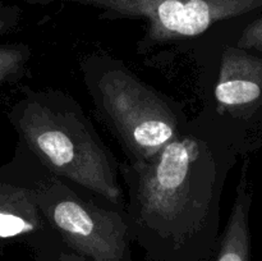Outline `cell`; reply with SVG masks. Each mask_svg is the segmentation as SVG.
Segmentation results:
<instances>
[{"label": "cell", "mask_w": 262, "mask_h": 261, "mask_svg": "<svg viewBox=\"0 0 262 261\" xmlns=\"http://www.w3.org/2000/svg\"><path fill=\"white\" fill-rule=\"evenodd\" d=\"M238 156L229 137L196 115L151 160L119 163L130 238L161 261L212 256L225 182Z\"/></svg>", "instance_id": "6da1fadb"}, {"label": "cell", "mask_w": 262, "mask_h": 261, "mask_svg": "<svg viewBox=\"0 0 262 261\" xmlns=\"http://www.w3.org/2000/svg\"><path fill=\"white\" fill-rule=\"evenodd\" d=\"M12 122L20 142L51 174L125 204L119 163L72 95L58 89H27Z\"/></svg>", "instance_id": "7a4b0ae2"}, {"label": "cell", "mask_w": 262, "mask_h": 261, "mask_svg": "<svg viewBox=\"0 0 262 261\" xmlns=\"http://www.w3.org/2000/svg\"><path fill=\"white\" fill-rule=\"evenodd\" d=\"M82 79L95 112L122 147L127 163L155 158L188 124L184 106L106 53L79 60Z\"/></svg>", "instance_id": "3957f363"}, {"label": "cell", "mask_w": 262, "mask_h": 261, "mask_svg": "<svg viewBox=\"0 0 262 261\" xmlns=\"http://www.w3.org/2000/svg\"><path fill=\"white\" fill-rule=\"evenodd\" d=\"M233 23L212 31L188 54L197 67L202 102L197 117L229 137L242 156L246 138L262 113V53L230 41Z\"/></svg>", "instance_id": "277c9868"}, {"label": "cell", "mask_w": 262, "mask_h": 261, "mask_svg": "<svg viewBox=\"0 0 262 261\" xmlns=\"http://www.w3.org/2000/svg\"><path fill=\"white\" fill-rule=\"evenodd\" d=\"M55 0H45L43 5ZM100 10V19H141L138 55L164 49L188 53L209 33L262 14V0H59Z\"/></svg>", "instance_id": "5b68a950"}, {"label": "cell", "mask_w": 262, "mask_h": 261, "mask_svg": "<svg viewBox=\"0 0 262 261\" xmlns=\"http://www.w3.org/2000/svg\"><path fill=\"white\" fill-rule=\"evenodd\" d=\"M38 206L61 242L90 261H122L129 252L125 204L53 176L38 193Z\"/></svg>", "instance_id": "8992f818"}, {"label": "cell", "mask_w": 262, "mask_h": 261, "mask_svg": "<svg viewBox=\"0 0 262 261\" xmlns=\"http://www.w3.org/2000/svg\"><path fill=\"white\" fill-rule=\"evenodd\" d=\"M250 159L246 156L238 178L235 197L229 217L220 234L214 261H251L250 211L252 206V188L250 178Z\"/></svg>", "instance_id": "52a82bcc"}, {"label": "cell", "mask_w": 262, "mask_h": 261, "mask_svg": "<svg viewBox=\"0 0 262 261\" xmlns=\"http://www.w3.org/2000/svg\"><path fill=\"white\" fill-rule=\"evenodd\" d=\"M229 38L238 48L262 53V14L233 23L229 27Z\"/></svg>", "instance_id": "ba28073f"}, {"label": "cell", "mask_w": 262, "mask_h": 261, "mask_svg": "<svg viewBox=\"0 0 262 261\" xmlns=\"http://www.w3.org/2000/svg\"><path fill=\"white\" fill-rule=\"evenodd\" d=\"M43 257L46 261H90L84 256L79 255V253L74 252L71 248L67 247L63 242L60 245L55 246V247L50 248V250L42 251Z\"/></svg>", "instance_id": "9c48e42d"}, {"label": "cell", "mask_w": 262, "mask_h": 261, "mask_svg": "<svg viewBox=\"0 0 262 261\" xmlns=\"http://www.w3.org/2000/svg\"><path fill=\"white\" fill-rule=\"evenodd\" d=\"M262 150V113L258 117L257 122L253 125L252 129L248 133L246 142L243 145L242 156H247L248 154L256 153V151Z\"/></svg>", "instance_id": "30bf717a"}, {"label": "cell", "mask_w": 262, "mask_h": 261, "mask_svg": "<svg viewBox=\"0 0 262 261\" xmlns=\"http://www.w3.org/2000/svg\"><path fill=\"white\" fill-rule=\"evenodd\" d=\"M28 3H31V4H40V5H43V3H45V0H27Z\"/></svg>", "instance_id": "8fae6325"}]
</instances>
